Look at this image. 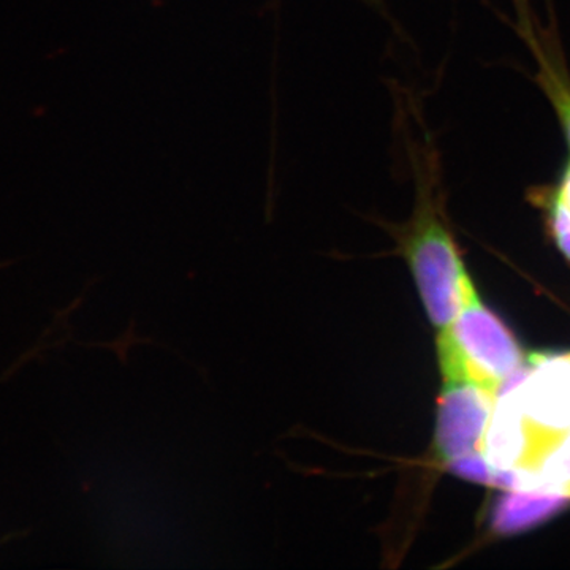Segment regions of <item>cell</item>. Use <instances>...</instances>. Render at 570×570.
<instances>
[{
	"instance_id": "obj_1",
	"label": "cell",
	"mask_w": 570,
	"mask_h": 570,
	"mask_svg": "<svg viewBox=\"0 0 570 570\" xmlns=\"http://www.w3.org/2000/svg\"><path fill=\"white\" fill-rule=\"evenodd\" d=\"M407 142L415 184L414 212L403 224L382 219L376 224L396 243L393 253L406 262L426 316L441 332L459 316L474 285L445 220L441 163L430 135L407 138Z\"/></svg>"
},
{
	"instance_id": "obj_2",
	"label": "cell",
	"mask_w": 570,
	"mask_h": 570,
	"mask_svg": "<svg viewBox=\"0 0 570 570\" xmlns=\"http://www.w3.org/2000/svg\"><path fill=\"white\" fill-rule=\"evenodd\" d=\"M442 377H466L499 390L520 373L528 358L499 317L472 288L455 321L438 335Z\"/></svg>"
},
{
	"instance_id": "obj_3",
	"label": "cell",
	"mask_w": 570,
	"mask_h": 570,
	"mask_svg": "<svg viewBox=\"0 0 570 570\" xmlns=\"http://www.w3.org/2000/svg\"><path fill=\"white\" fill-rule=\"evenodd\" d=\"M515 401L528 434L527 474L570 433V354L530 356L502 387Z\"/></svg>"
},
{
	"instance_id": "obj_4",
	"label": "cell",
	"mask_w": 570,
	"mask_h": 570,
	"mask_svg": "<svg viewBox=\"0 0 570 570\" xmlns=\"http://www.w3.org/2000/svg\"><path fill=\"white\" fill-rule=\"evenodd\" d=\"M497 400V390L471 379L442 377L433 438V456L439 466L445 469L453 461L483 453Z\"/></svg>"
},
{
	"instance_id": "obj_5",
	"label": "cell",
	"mask_w": 570,
	"mask_h": 570,
	"mask_svg": "<svg viewBox=\"0 0 570 570\" xmlns=\"http://www.w3.org/2000/svg\"><path fill=\"white\" fill-rule=\"evenodd\" d=\"M569 504L570 498L550 491L509 490L494 504L491 528L502 535L519 534L553 519Z\"/></svg>"
},
{
	"instance_id": "obj_6",
	"label": "cell",
	"mask_w": 570,
	"mask_h": 570,
	"mask_svg": "<svg viewBox=\"0 0 570 570\" xmlns=\"http://www.w3.org/2000/svg\"><path fill=\"white\" fill-rule=\"evenodd\" d=\"M534 490L570 498V433L542 460L534 474Z\"/></svg>"
}]
</instances>
